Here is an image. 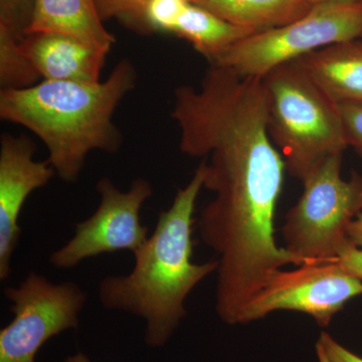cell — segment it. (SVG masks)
I'll return each mask as SVG.
<instances>
[{
  "label": "cell",
  "instance_id": "obj_13",
  "mask_svg": "<svg viewBox=\"0 0 362 362\" xmlns=\"http://www.w3.org/2000/svg\"><path fill=\"white\" fill-rule=\"evenodd\" d=\"M192 4L257 33L299 20L313 7L309 0H192Z\"/></svg>",
  "mask_w": 362,
  "mask_h": 362
},
{
  "label": "cell",
  "instance_id": "obj_7",
  "mask_svg": "<svg viewBox=\"0 0 362 362\" xmlns=\"http://www.w3.org/2000/svg\"><path fill=\"white\" fill-rule=\"evenodd\" d=\"M362 295V280L347 273L337 259L305 262L294 270L276 272L243 311L240 324L276 311H296L329 326L350 300Z\"/></svg>",
  "mask_w": 362,
  "mask_h": 362
},
{
  "label": "cell",
  "instance_id": "obj_10",
  "mask_svg": "<svg viewBox=\"0 0 362 362\" xmlns=\"http://www.w3.org/2000/svg\"><path fill=\"white\" fill-rule=\"evenodd\" d=\"M21 47L45 81L98 83L109 51L58 33H33Z\"/></svg>",
  "mask_w": 362,
  "mask_h": 362
},
{
  "label": "cell",
  "instance_id": "obj_6",
  "mask_svg": "<svg viewBox=\"0 0 362 362\" xmlns=\"http://www.w3.org/2000/svg\"><path fill=\"white\" fill-rule=\"evenodd\" d=\"M13 320L0 331V362H35L37 351L59 333L78 328L88 295L76 283H52L30 272L4 289Z\"/></svg>",
  "mask_w": 362,
  "mask_h": 362
},
{
  "label": "cell",
  "instance_id": "obj_9",
  "mask_svg": "<svg viewBox=\"0 0 362 362\" xmlns=\"http://www.w3.org/2000/svg\"><path fill=\"white\" fill-rule=\"evenodd\" d=\"M35 146L26 136L4 134L0 143V280L11 276V259L21 235V209L35 190L56 175L49 161L33 159Z\"/></svg>",
  "mask_w": 362,
  "mask_h": 362
},
{
  "label": "cell",
  "instance_id": "obj_2",
  "mask_svg": "<svg viewBox=\"0 0 362 362\" xmlns=\"http://www.w3.org/2000/svg\"><path fill=\"white\" fill-rule=\"evenodd\" d=\"M136 81L134 66L122 59L98 83L44 80L25 89L1 90L0 117L37 135L47 146L56 175L75 183L90 152L120 149L123 138L113 116Z\"/></svg>",
  "mask_w": 362,
  "mask_h": 362
},
{
  "label": "cell",
  "instance_id": "obj_22",
  "mask_svg": "<svg viewBox=\"0 0 362 362\" xmlns=\"http://www.w3.org/2000/svg\"><path fill=\"white\" fill-rule=\"evenodd\" d=\"M349 238L350 242L358 249L362 250V213L354 218L350 223L349 228Z\"/></svg>",
  "mask_w": 362,
  "mask_h": 362
},
{
  "label": "cell",
  "instance_id": "obj_8",
  "mask_svg": "<svg viewBox=\"0 0 362 362\" xmlns=\"http://www.w3.org/2000/svg\"><path fill=\"white\" fill-rule=\"evenodd\" d=\"M99 206L87 220L75 225V235L52 252L54 268L69 270L85 259L120 251L135 252L148 240V228L142 225L140 211L153 194L151 183L144 178L133 181L122 192L108 177L97 183Z\"/></svg>",
  "mask_w": 362,
  "mask_h": 362
},
{
  "label": "cell",
  "instance_id": "obj_5",
  "mask_svg": "<svg viewBox=\"0 0 362 362\" xmlns=\"http://www.w3.org/2000/svg\"><path fill=\"white\" fill-rule=\"evenodd\" d=\"M358 37L362 2L318 4L299 20L240 40L209 64L245 77L263 78L283 64Z\"/></svg>",
  "mask_w": 362,
  "mask_h": 362
},
{
  "label": "cell",
  "instance_id": "obj_12",
  "mask_svg": "<svg viewBox=\"0 0 362 362\" xmlns=\"http://www.w3.org/2000/svg\"><path fill=\"white\" fill-rule=\"evenodd\" d=\"M295 62L335 103H362V37L328 45Z\"/></svg>",
  "mask_w": 362,
  "mask_h": 362
},
{
  "label": "cell",
  "instance_id": "obj_1",
  "mask_svg": "<svg viewBox=\"0 0 362 362\" xmlns=\"http://www.w3.org/2000/svg\"><path fill=\"white\" fill-rule=\"evenodd\" d=\"M206 162L159 214L156 228L134 255L127 275L107 276L98 286L103 308L144 319L145 342L161 347L187 316L185 301L204 279L218 272V259L192 262L195 204L204 188Z\"/></svg>",
  "mask_w": 362,
  "mask_h": 362
},
{
  "label": "cell",
  "instance_id": "obj_23",
  "mask_svg": "<svg viewBox=\"0 0 362 362\" xmlns=\"http://www.w3.org/2000/svg\"><path fill=\"white\" fill-rule=\"evenodd\" d=\"M312 6L318 4H334V2H362V0H309Z\"/></svg>",
  "mask_w": 362,
  "mask_h": 362
},
{
  "label": "cell",
  "instance_id": "obj_16",
  "mask_svg": "<svg viewBox=\"0 0 362 362\" xmlns=\"http://www.w3.org/2000/svg\"><path fill=\"white\" fill-rule=\"evenodd\" d=\"M192 0H150L139 21L153 32L175 33L180 16Z\"/></svg>",
  "mask_w": 362,
  "mask_h": 362
},
{
  "label": "cell",
  "instance_id": "obj_11",
  "mask_svg": "<svg viewBox=\"0 0 362 362\" xmlns=\"http://www.w3.org/2000/svg\"><path fill=\"white\" fill-rule=\"evenodd\" d=\"M103 21L95 0H33L23 35L58 33L110 52L115 37Z\"/></svg>",
  "mask_w": 362,
  "mask_h": 362
},
{
  "label": "cell",
  "instance_id": "obj_20",
  "mask_svg": "<svg viewBox=\"0 0 362 362\" xmlns=\"http://www.w3.org/2000/svg\"><path fill=\"white\" fill-rule=\"evenodd\" d=\"M340 266L350 275L362 280V250L350 242L337 259Z\"/></svg>",
  "mask_w": 362,
  "mask_h": 362
},
{
  "label": "cell",
  "instance_id": "obj_25",
  "mask_svg": "<svg viewBox=\"0 0 362 362\" xmlns=\"http://www.w3.org/2000/svg\"><path fill=\"white\" fill-rule=\"evenodd\" d=\"M317 356H318L319 362H327L322 356H320V354H317Z\"/></svg>",
  "mask_w": 362,
  "mask_h": 362
},
{
  "label": "cell",
  "instance_id": "obj_24",
  "mask_svg": "<svg viewBox=\"0 0 362 362\" xmlns=\"http://www.w3.org/2000/svg\"><path fill=\"white\" fill-rule=\"evenodd\" d=\"M65 362H90V361L85 354L78 352V354H75V356L68 357Z\"/></svg>",
  "mask_w": 362,
  "mask_h": 362
},
{
  "label": "cell",
  "instance_id": "obj_15",
  "mask_svg": "<svg viewBox=\"0 0 362 362\" xmlns=\"http://www.w3.org/2000/svg\"><path fill=\"white\" fill-rule=\"evenodd\" d=\"M23 35L9 21L0 18V85L1 90L25 89L40 77L21 47Z\"/></svg>",
  "mask_w": 362,
  "mask_h": 362
},
{
  "label": "cell",
  "instance_id": "obj_14",
  "mask_svg": "<svg viewBox=\"0 0 362 362\" xmlns=\"http://www.w3.org/2000/svg\"><path fill=\"white\" fill-rule=\"evenodd\" d=\"M173 33L190 42L211 63L233 45L257 32L233 25L204 7L190 4Z\"/></svg>",
  "mask_w": 362,
  "mask_h": 362
},
{
  "label": "cell",
  "instance_id": "obj_19",
  "mask_svg": "<svg viewBox=\"0 0 362 362\" xmlns=\"http://www.w3.org/2000/svg\"><path fill=\"white\" fill-rule=\"evenodd\" d=\"M316 351L327 362H362V357L343 347L326 332L321 333Z\"/></svg>",
  "mask_w": 362,
  "mask_h": 362
},
{
  "label": "cell",
  "instance_id": "obj_18",
  "mask_svg": "<svg viewBox=\"0 0 362 362\" xmlns=\"http://www.w3.org/2000/svg\"><path fill=\"white\" fill-rule=\"evenodd\" d=\"M339 110L349 146L362 158V103L341 104Z\"/></svg>",
  "mask_w": 362,
  "mask_h": 362
},
{
  "label": "cell",
  "instance_id": "obj_4",
  "mask_svg": "<svg viewBox=\"0 0 362 362\" xmlns=\"http://www.w3.org/2000/svg\"><path fill=\"white\" fill-rule=\"evenodd\" d=\"M342 156L326 159L307 176L303 194L286 214L284 247L302 264L337 259L350 244V223L362 213V176L342 180Z\"/></svg>",
  "mask_w": 362,
  "mask_h": 362
},
{
  "label": "cell",
  "instance_id": "obj_17",
  "mask_svg": "<svg viewBox=\"0 0 362 362\" xmlns=\"http://www.w3.org/2000/svg\"><path fill=\"white\" fill-rule=\"evenodd\" d=\"M102 20L119 18L139 21L150 0H95Z\"/></svg>",
  "mask_w": 362,
  "mask_h": 362
},
{
  "label": "cell",
  "instance_id": "obj_21",
  "mask_svg": "<svg viewBox=\"0 0 362 362\" xmlns=\"http://www.w3.org/2000/svg\"><path fill=\"white\" fill-rule=\"evenodd\" d=\"M28 1L30 0H0V4H1L0 18L8 21L23 33V28L20 25V16Z\"/></svg>",
  "mask_w": 362,
  "mask_h": 362
},
{
  "label": "cell",
  "instance_id": "obj_3",
  "mask_svg": "<svg viewBox=\"0 0 362 362\" xmlns=\"http://www.w3.org/2000/svg\"><path fill=\"white\" fill-rule=\"evenodd\" d=\"M262 82L269 134L292 177L303 182L326 159L343 156L349 143L339 105L296 62L273 69Z\"/></svg>",
  "mask_w": 362,
  "mask_h": 362
}]
</instances>
